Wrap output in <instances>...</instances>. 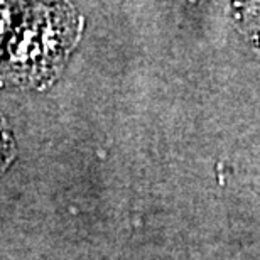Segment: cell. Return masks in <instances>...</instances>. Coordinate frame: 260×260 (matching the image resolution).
<instances>
[{
  "mask_svg": "<svg viewBox=\"0 0 260 260\" xmlns=\"http://www.w3.org/2000/svg\"><path fill=\"white\" fill-rule=\"evenodd\" d=\"M81 32V17L68 4H25L0 54V80L36 88L53 81Z\"/></svg>",
  "mask_w": 260,
  "mask_h": 260,
  "instance_id": "obj_1",
  "label": "cell"
},
{
  "mask_svg": "<svg viewBox=\"0 0 260 260\" xmlns=\"http://www.w3.org/2000/svg\"><path fill=\"white\" fill-rule=\"evenodd\" d=\"M24 7L25 4L0 2V54H2L10 32H12L15 25L19 24L20 17H22Z\"/></svg>",
  "mask_w": 260,
  "mask_h": 260,
  "instance_id": "obj_2",
  "label": "cell"
},
{
  "mask_svg": "<svg viewBox=\"0 0 260 260\" xmlns=\"http://www.w3.org/2000/svg\"><path fill=\"white\" fill-rule=\"evenodd\" d=\"M14 154H15V145H14L12 134H10L4 118L0 117V173L4 169H7V166L14 160Z\"/></svg>",
  "mask_w": 260,
  "mask_h": 260,
  "instance_id": "obj_3",
  "label": "cell"
}]
</instances>
